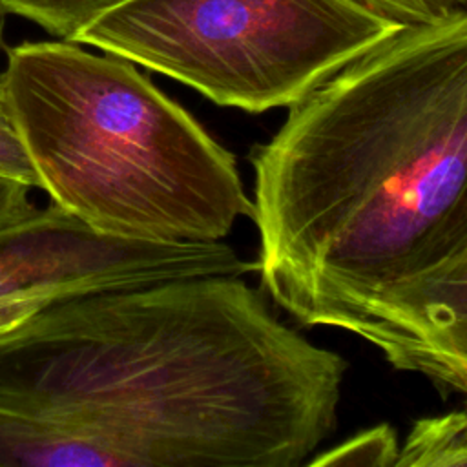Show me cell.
I'll return each instance as SVG.
<instances>
[{
    "instance_id": "1",
    "label": "cell",
    "mask_w": 467,
    "mask_h": 467,
    "mask_svg": "<svg viewBox=\"0 0 467 467\" xmlns=\"http://www.w3.org/2000/svg\"><path fill=\"white\" fill-rule=\"evenodd\" d=\"M345 370L239 275L66 296L0 332V467H297Z\"/></svg>"
},
{
    "instance_id": "2",
    "label": "cell",
    "mask_w": 467,
    "mask_h": 467,
    "mask_svg": "<svg viewBox=\"0 0 467 467\" xmlns=\"http://www.w3.org/2000/svg\"><path fill=\"white\" fill-rule=\"evenodd\" d=\"M252 166L263 288L306 327L352 332L467 244V11L339 69Z\"/></svg>"
},
{
    "instance_id": "3",
    "label": "cell",
    "mask_w": 467,
    "mask_h": 467,
    "mask_svg": "<svg viewBox=\"0 0 467 467\" xmlns=\"http://www.w3.org/2000/svg\"><path fill=\"white\" fill-rule=\"evenodd\" d=\"M2 80L38 188L95 234L208 243L254 217L234 155L133 62L22 42Z\"/></svg>"
},
{
    "instance_id": "4",
    "label": "cell",
    "mask_w": 467,
    "mask_h": 467,
    "mask_svg": "<svg viewBox=\"0 0 467 467\" xmlns=\"http://www.w3.org/2000/svg\"><path fill=\"white\" fill-rule=\"evenodd\" d=\"M400 29L352 0H126L73 42L263 113L301 102Z\"/></svg>"
},
{
    "instance_id": "5",
    "label": "cell",
    "mask_w": 467,
    "mask_h": 467,
    "mask_svg": "<svg viewBox=\"0 0 467 467\" xmlns=\"http://www.w3.org/2000/svg\"><path fill=\"white\" fill-rule=\"evenodd\" d=\"M257 263L223 241L150 243L99 235L57 204L0 230V296L44 303L115 286L204 275H243Z\"/></svg>"
},
{
    "instance_id": "6",
    "label": "cell",
    "mask_w": 467,
    "mask_h": 467,
    "mask_svg": "<svg viewBox=\"0 0 467 467\" xmlns=\"http://www.w3.org/2000/svg\"><path fill=\"white\" fill-rule=\"evenodd\" d=\"M352 334L379 348L394 368L467 396V244L370 306Z\"/></svg>"
},
{
    "instance_id": "7",
    "label": "cell",
    "mask_w": 467,
    "mask_h": 467,
    "mask_svg": "<svg viewBox=\"0 0 467 467\" xmlns=\"http://www.w3.org/2000/svg\"><path fill=\"white\" fill-rule=\"evenodd\" d=\"M396 467H467V409L416 421Z\"/></svg>"
},
{
    "instance_id": "8",
    "label": "cell",
    "mask_w": 467,
    "mask_h": 467,
    "mask_svg": "<svg viewBox=\"0 0 467 467\" xmlns=\"http://www.w3.org/2000/svg\"><path fill=\"white\" fill-rule=\"evenodd\" d=\"M126 0H0L7 13L29 18L47 33L71 40L99 16Z\"/></svg>"
},
{
    "instance_id": "9",
    "label": "cell",
    "mask_w": 467,
    "mask_h": 467,
    "mask_svg": "<svg viewBox=\"0 0 467 467\" xmlns=\"http://www.w3.org/2000/svg\"><path fill=\"white\" fill-rule=\"evenodd\" d=\"M400 456V443L396 432L389 425H378L363 431L358 436L343 441L332 451L323 452L317 458H310L308 465H368L387 467L394 465Z\"/></svg>"
},
{
    "instance_id": "10",
    "label": "cell",
    "mask_w": 467,
    "mask_h": 467,
    "mask_svg": "<svg viewBox=\"0 0 467 467\" xmlns=\"http://www.w3.org/2000/svg\"><path fill=\"white\" fill-rule=\"evenodd\" d=\"M400 27L431 26L467 11V0H352Z\"/></svg>"
},
{
    "instance_id": "11",
    "label": "cell",
    "mask_w": 467,
    "mask_h": 467,
    "mask_svg": "<svg viewBox=\"0 0 467 467\" xmlns=\"http://www.w3.org/2000/svg\"><path fill=\"white\" fill-rule=\"evenodd\" d=\"M0 177L38 188L36 173L11 120L0 73Z\"/></svg>"
},
{
    "instance_id": "12",
    "label": "cell",
    "mask_w": 467,
    "mask_h": 467,
    "mask_svg": "<svg viewBox=\"0 0 467 467\" xmlns=\"http://www.w3.org/2000/svg\"><path fill=\"white\" fill-rule=\"evenodd\" d=\"M33 213L29 188L22 182L0 177V230L26 221Z\"/></svg>"
},
{
    "instance_id": "13",
    "label": "cell",
    "mask_w": 467,
    "mask_h": 467,
    "mask_svg": "<svg viewBox=\"0 0 467 467\" xmlns=\"http://www.w3.org/2000/svg\"><path fill=\"white\" fill-rule=\"evenodd\" d=\"M4 26H5V11L0 7V49L4 46Z\"/></svg>"
},
{
    "instance_id": "14",
    "label": "cell",
    "mask_w": 467,
    "mask_h": 467,
    "mask_svg": "<svg viewBox=\"0 0 467 467\" xmlns=\"http://www.w3.org/2000/svg\"><path fill=\"white\" fill-rule=\"evenodd\" d=\"M465 398H467V396H465Z\"/></svg>"
}]
</instances>
